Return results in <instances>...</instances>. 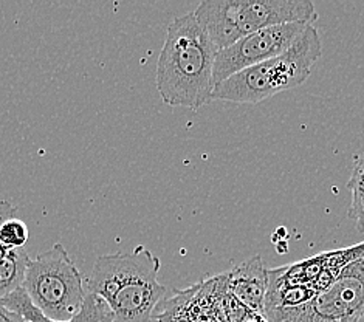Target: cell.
I'll return each instance as SVG.
<instances>
[{
  "label": "cell",
  "instance_id": "obj_1",
  "mask_svg": "<svg viewBox=\"0 0 364 322\" xmlns=\"http://www.w3.org/2000/svg\"><path fill=\"white\" fill-rule=\"evenodd\" d=\"M218 48L196 19L194 11L168 27L157 63V90L172 107L198 110L213 101L214 63Z\"/></svg>",
  "mask_w": 364,
  "mask_h": 322
},
{
  "label": "cell",
  "instance_id": "obj_2",
  "mask_svg": "<svg viewBox=\"0 0 364 322\" xmlns=\"http://www.w3.org/2000/svg\"><path fill=\"white\" fill-rule=\"evenodd\" d=\"M160 267V259L144 247L100 256L85 289L107 304L115 322H152L166 293L159 282Z\"/></svg>",
  "mask_w": 364,
  "mask_h": 322
},
{
  "label": "cell",
  "instance_id": "obj_3",
  "mask_svg": "<svg viewBox=\"0 0 364 322\" xmlns=\"http://www.w3.org/2000/svg\"><path fill=\"white\" fill-rule=\"evenodd\" d=\"M323 55L318 30L310 23L282 55L245 68L214 87L213 100L256 104L304 84Z\"/></svg>",
  "mask_w": 364,
  "mask_h": 322
},
{
  "label": "cell",
  "instance_id": "obj_4",
  "mask_svg": "<svg viewBox=\"0 0 364 322\" xmlns=\"http://www.w3.org/2000/svg\"><path fill=\"white\" fill-rule=\"evenodd\" d=\"M194 16L218 51L251 33L284 23H314L318 19L310 0H205Z\"/></svg>",
  "mask_w": 364,
  "mask_h": 322
},
{
  "label": "cell",
  "instance_id": "obj_5",
  "mask_svg": "<svg viewBox=\"0 0 364 322\" xmlns=\"http://www.w3.org/2000/svg\"><path fill=\"white\" fill-rule=\"evenodd\" d=\"M23 290L42 315L60 322L76 316L87 298L84 276L63 243L30 259Z\"/></svg>",
  "mask_w": 364,
  "mask_h": 322
},
{
  "label": "cell",
  "instance_id": "obj_6",
  "mask_svg": "<svg viewBox=\"0 0 364 322\" xmlns=\"http://www.w3.org/2000/svg\"><path fill=\"white\" fill-rule=\"evenodd\" d=\"M265 318L268 322H360L364 318V256L311 301L265 313Z\"/></svg>",
  "mask_w": 364,
  "mask_h": 322
},
{
  "label": "cell",
  "instance_id": "obj_7",
  "mask_svg": "<svg viewBox=\"0 0 364 322\" xmlns=\"http://www.w3.org/2000/svg\"><path fill=\"white\" fill-rule=\"evenodd\" d=\"M310 23L294 22L276 25L251 33L234 42L232 45L218 51L214 63V84L228 80L245 68L261 64L287 51Z\"/></svg>",
  "mask_w": 364,
  "mask_h": 322
},
{
  "label": "cell",
  "instance_id": "obj_8",
  "mask_svg": "<svg viewBox=\"0 0 364 322\" xmlns=\"http://www.w3.org/2000/svg\"><path fill=\"white\" fill-rule=\"evenodd\" d=\"M227 290L244 306L256 313L265 308V296L268 290V269L261 256H255L244 264H239L225 273Z\"/></svg>",
  "mask_w": 364,
  "mask_h": 322
},
{
  "label": "cell",
  "instance_id": "obj_9",
  "mask_svg": "<svg viewBox=\"0 0 364 322\" xmlns=\"http://www.w3.org/2000/svg\"><path fill=\"white\" fill-rule=\"evenodd\" d=\"M0 302L10 310L19 313L25 322H60L48 319L47 316L42 315V311L33 306V302L28 298L27 291L23 290V286L19 290H16L14 293L8 294L6 298L0 299ZM63 322H115V318L112 315V311L106 302L98 298L97 294L87 293V298H85V302L80 313L72 319Z\"/></svg>",
  "mask_w": 364,
  "mask_h": 322
},
{
  "label": "cell",
  "instance_id": "obj_10",
  "mask_svg": "<svg viewBox=\"0 0 364 322\" xmlns=\"http://www.w3.org/2000/svg\"><path fill=\"white\" fill-rule=\"evenodd\" d=\"M30 256L25 248H8L0 243V299L23 286Z\"/></svg>",
  "mask_w": 364,
  "mask_h": 322
},
{
  "label": "cell",
  "instance_id": "obj_11",
  "mask_svg": "<svg viewBox=\"0 0 364 322\" xmlns=\"http://www.w3.org/2000/svg\"><path fill=\"white\" fill-rule=\"evenodd\" d=\"M348 186L352 195L349 219L364 236V155L355 163Z\"/></svg>",
  "mask_w": 364,
  "mask_h": 322
},
{
  "label": "cell",
  "instance_id": "obj_12",
  "mask_svg": "<svg viewBox=\"0 0 364 322\" xmlns=\"http://www.w3.org/2000/svg\"><path fill=\"white\" fill-rule=\"evenodd\" d=\"M28 242V226L21 219L11 217L0 226V243L8 248H23Z\"/></svg>",
  "mask_w": 364,
  "mask_h": 322
},
{
  "label": "cell",
  "instance_id": "obj_13",
  "mask_svg": "<svg viewBox=\"0 0 364 322\" xmlns=\"http://www.w3.org/2000/svg\"><path fill=\"white\" fill-rule=\"evenodd\" d=\"M16 206L10 202V200H0V226L8 219L14 217Z\"/></svg>",
  "mask_w": 364,
  "mask_h": 322
},
{
  "label": "cell",
  "instance_id": "obj_14",
  "mask_svg": "<svg viewBox=\"0 0 364 322\" xmlns=\"http://www.w3.org/2000/svg\"><path fill=\"white\" fill-rule=\"evenodd\" d=\"M0 322H25L23 318L0 302Z\"/></svg>",
  "mask_w": 364,
  "mask_h": 322
},
{
  "label": "cell",
  "instance_id": "obj_15",
  "mask_svg": "<svg viewBox=\"0 0 364 322\" xmlns=\"http://www.w3.org/2000/svg\"><path fill=\"white\" fill-rule=\"evenodd\" d=\"M247 322H268V319L265 318V315H262V313H256L255 311Z\"/></svg>",
  "mask_w": 364,
  "mask_h": 322
}]
</instances>
